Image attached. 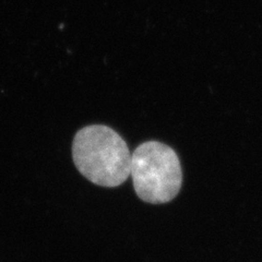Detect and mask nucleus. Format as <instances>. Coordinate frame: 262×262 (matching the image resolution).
I'll return each instance as SVG.
<instances>
[{
  "label": "nucleus",
  "mask_w": 262,
  "mask_h": 262,
  "mask_svg": "<svg viewBox=\"0 0 262 262\" xmlns=\"http://www.w3.org/2000/svg\"><path fill=\"white\" fill-rule=\"evenodd\" d=\"M72 158L80 173L103 187H117L130 175L131 153L126 141L105 125L79 130L73 139Z\"/></svg>",
  "instance_id": "obj_1"
},
{
  "label": "nucleus",
  "mask_w": 262,
  "mask_h": 262,
  "mask_svg": "<svg viewBox=\"0 0 262 262\" xmlns=\"http://www.w3.org/2000/svg\"><path fill=\"white\" fill-rule=\"evenodd\" d=\"M130 175L141 200L161 204L173 200L183 184L182 164L170 146L146 141L131 155Z\"/></svg>",
  "instance_id": "obj_2"
}]
</instances>
